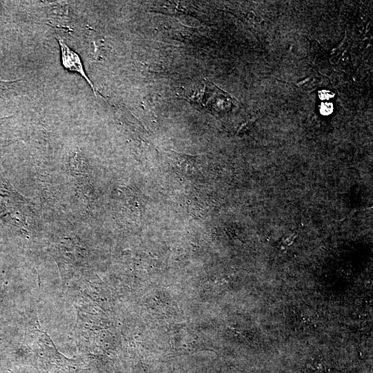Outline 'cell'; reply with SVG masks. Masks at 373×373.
Wrapping results in <instances>:
<instances>
[{"label":"cell","mask_w":373,"mask_h":373,"mask_svg":"<svg viewBox=\"0 0 373 373\" xmlns=\"http://www.w3.org/2000/svg\"><path fill=\"white\" fill-rule=\"evenodd\" d=\"M22 350L40 373H76L83 365L80 360L68 358L59 352L37 319L26 330Z\"/></svg>","instance_id":"6da1fadb"},{"label":"cell","mask_w":373,"mask_h":373,"mask_svg":"<svg viewBox=\"0 0 373 373\" xmlns=\"http://www.w3.org/2000/svg\"><path fill=\"white\" fill-rule=\"evenodd\" d=\"M59 43L61 48V61L64 68L73 72L79 73L86 80L94 87L84 70L83 65L77 53L71 50L62 40L59 39Z\"/></svg>","instance_id":"7a4b0ae2"},{"label":"cell","mask_w":373,"mask_h":373,"mask_svg":"<svg viewBox=\"0 0 373 373\" xmlns=\"http://www.w3.org/2000/svg\"><path fill=\"white\" fill-rule=\"evenodd\" d=\"M18 81H3L0 79V96L2 95L6 91L12 89Z\"/></svg>","instance_id":"3957f363"},{"label":"cell","mask_w":373,"mask_h":373,"mask_svg":"<svg viewBox=\"0 0 373 373\" xmlns=\"http://www.w3.org/2000/svg\"><path fill=\"white\" fill-rule=\"evenodd\" d=\"M333 111V104L331 102H323L320 106V112L323 115H328Z\"/></svg>","instance_id":"277c9868"},{"label":"cell","mask_w":373,"mask_h":373,"mask_svg":"<svg viewBox=\"0 0 373 373\" xmlns=\"http://www.w3.org/2000/svg\"><path fill=\"white\" fill-rule=\"evenodd\" d=\"M319 97L322 100H327L332 98L334 94L329 90H321L318 93Z\"/></svg>","instance_id":"5b68a950"},{"label":"cell","mask_w":373,"mask_h":373,"mask_svg":"<svg viewBox=\"0 0 373 373\" xmlns=\"http://www.w3.org/2000/svg\"><path fill=\"white\" fill-rule=\"evenodd\" d=\"M1 343H2V339H1V334H0V348H1Z\"/></svg>","instance_id":"8992f818"}]
</instances>
